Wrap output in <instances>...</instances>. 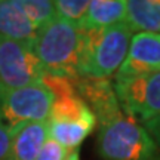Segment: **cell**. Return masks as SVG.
<instances>
[{
  "label": "cell",
  "mask_w": 160,
  "mask_h": 160,
  "mask_svg": "<svg viewBox=\"0 0 160 160\" xmlns=\"http://www.w3.org/2000/svg\"><path fill=\"white\" fill-rule=\"evenodd\" d=\"M55 97L43 83L0 91V122L12 131L31 122H48Z\"/></svg>",
  "instance_id": "obj_5"
},
{
  "label": "cell",
  "mask_w": 160,
  "mask_h": 160,
  "mask_svg": "<svg viewBox=\"0 0 160 160\" xmlns=\"http://www.w3.org/2000/svg\"><path fill=\"white\" fill-rule=\"evenodd\" d=\"M85 30L55 18L40 27L33 49L48 74L59 76L68 80L80 79V59Z\"/></svg>",
  "instance_id": "obj_2"
},
{
  "label": "cell",
  "mask_w": 160,
  "mask_h": 160,
  "mask_svg": "<svg viewBox=\"0 0 160 160\" xmlns=\"http://www.w3.org/2000/svg\"><path fill=\"white\" fill-rule=\"evenodd\" d=\"M15 5L39 28L57 18V11H55L53 2H48V0H15Z\"/></svg>",
  "instance_id": "obj_13"
},
{
  "label": "cell",
  "mask_w": 160,
  "mask_h": 160,
  "mask_svg": "<svg viewBox=\"0 0 160 160\" xmlns=\"http://www.w3.org/2000/svg\"><path fill=\"white\" fill-rule=\"evenodd\" d=\"M157 160H160V156H159V159H157Z\"/></svg>",
  "instance_id": "obj_19"
},
{
  "label": "cell",
  "mask_w": 160,
  "mask_h": 160,
  "mask_svg": "<svg viewBox=\"0 0 160 160\" xmlns=\"http://www.w3.org/2000/svg\"><path fill=\"white\" fill-rule=\"evenodd\" d=\"M126 2L125 0H92L86 13L82 28L95 30L107 28L116 24L125 22Z\"/></svg>",
  "instance_id": "obj_11"
},
{
  "label": "cell",
  "mask_w": 160,
  "mask_h": 160,
  "mask_svg": "<svg viewBox=\"0 0 160 160\" xmlns=\"http://www.w3.org/2000/svg\"><path fill=\"white\" fill-rule=\"evenodd\" d=\"M48 138V122H31L12 129L11 150L6 160H36Z\"/></svg>",
  "instance_id": "obj_9"
},
{
  "label": "cell",
  "mask_w": 160,
  "mask_h": 160,
  "mask_svg": "<svg viewBox=\"0 0 160 160\" xmlns=\"http://www.w3.org/2000/svg\"><path fill=\"white\" fill-rule=\"evenodd\" d=\"M132 31L126 22L107 28L85 30L80 77L110 79L116 74L129 52Z\"/></svg>",
  "instance_id": "obj_4"
},
{
  "label": "cell",
  "mask_w": 160,
  "mask_h": 160,
  "mask_svg": "<svg viewBox=\"0 0 160 160\" xmlns=\"http://www.w3.org/2000/svg\"><path fill=\"white\" fill-rule=\"evenodd\" d=\"M42 82L55 97L48 119L49 138L74 151L93 132L97 117L76 91L73 80L46 73Z\"/></svg>",
  "instance_id": "obj_1"
},
{
  "label": "cell",
  "mask_w": 160,
  "mask_h": 160,
  "mask_svg": "<svg viewBox=\"0 0 160 160\" xmlns=\"http://www.w3.org/2000/svg\"><path fill=\"white\" fill-rule=\"evenodd\" d=\"M53 6H55L58 18L82 27L83 19L89 9V2H86V0H58V2H53Z\"/></svg>",
  "instance_id": "obj_14"
},
{
  "label": "cell",
  "mask_w": 160,
  "mask_h": 160,
  "mask_svg": "<svg viewBox=\"0 0 160 160\" xmlns=\"http://www.w3.org/2000/svg\"><path fill=\"white\" fill-rule=\"evenodd\" d=\"M68 154H70V150L62 147L55 139L48 138V141L42 147V150H40V153L36 160H64Z\"/></svg>",
  "instance_id": "obj_15"
},
{
  "label": "cell",
  "mask_w": 160,
  "mask_h": 160,
  "mask_svg": "<svg viewBox=\"0 0 160 160\" xmlns=\"http://www.w3.org/2000/svg\"><path fill=\"white\" fill-rule=\"evenodd\" d=\"M114 91L125 114L147 123L160 116V71L114 79Z\"/></svg>",
  "instance_id": "obj_7"
},
{
  "label": "cell",
  "mask_w": 160,
  "mask_h": 160,
  "mask_svg": "<svg viewBox=\"0 0 160 160\" xmlns=\"http://www.w3.org/2000/svg\"><path fill=\"white\" fill-rule=\"evenodd\" d=\"M39 27L24 15L15 0H0V39L33 43Z\"/></svg>",
  "instance_id": "obj_10"
},
{
  "label": "cell",
  "mask_w": 160,
  "mask_h": 160,
  "mask_svg": "<svg viewBox=\"0 0 160 160\" xmlns=\"http://www.w3.org/2000/svg\"><path fill=\"white\" fill-rule=\"evenodd\" d=\"M98 153L104 160H157L159 147L139 122L122 110L98 122Z\"/></svg>",
  "instance_id": "obj_3"
},
{
  "label": "cell",
  "mask_w": 160,
  "mask_h": 160,
  "mask_svg": "<svg viewBox=\"0 0 160 160\" xmlns=\"http://www.w3.org/2000/svg\"><path fill=\"white\" fill-rule=\"evenodd\" d=\"M125 22L139 33L160 34V0H129L126 2Z\"/></svg>",
  "instance_id": "obj_12"
},
{
  "label": "cell",
  "mask_w": 160,
  "mask_h": 160,
  "mask_svg": "<svg viewBox=\"0 0 160 160\" xmlns=\"http://www.w3.org/2000/svg\"><path fill=\"white\" fill-rule=\"evenodd\" d=\"M144 128L147 129V132L151 135V138L154 139L157 147H159L160 145V116L153 120H150V122H147Z\"/></svg>",
  "instance_id": "obj_17"
},
{
  "label": "cell",
  "mask_w": 160,
  "mask_h": 160,
  "mask_svg": "<svg viewBox=\"0 0 160 160\" xmlns=\"http://www.w3.org/2000/svg\"><path fill=\"white\" fill-rule=\"evenodd\" d=\"M160 71V34L138 33L132 37L129 52L114 79H128Z\"/></svg>",
  "instance_id": "obj_8"
},
{
  "label": "cell",
  "mask_w": 160,
  "mask_h": 160,
  "mask_svg": "<svg viewBox=\"0 0 160 160\" xmlns=\"http://www.w3.org/2000/svg\"><path fill=\"white\" fill-rule=\"evenodd\" d=\"M45 74L46 70L36 57L33 43L0 39V91L39 83Z\"/></svg>",
  "instance_id": "obj_6"
},
{
  "label": "cell",
  "mask_w": 160,
  "mask_h": 160,
  "mask_svg": "<svg viewBox=\"0 0 160 160\" xmlns=\"http://www.w3.org/2000/svg\"><path fill=\"white\" fill-rule=\"evenodd\" d=\"M11 150V131L0 122V160H6Z\"/></svg>",
  "instance_id": "obj_16"
},
{
  "label": "cell",
  "mask_w": 160,
  "mask_h": 160,
  "mask_svg": "<svg viewBox=\"0 0 160 160\" xmlns=\"http://www.w3.org/2000/svg\"><path fill=\"white\" fill-rule=\"evenodd\" d=\"M64 160H79V150H74V151H70V154L65 157Z\"/></svg>",
  "instance_id": "obj_18"
}]
</instances>
